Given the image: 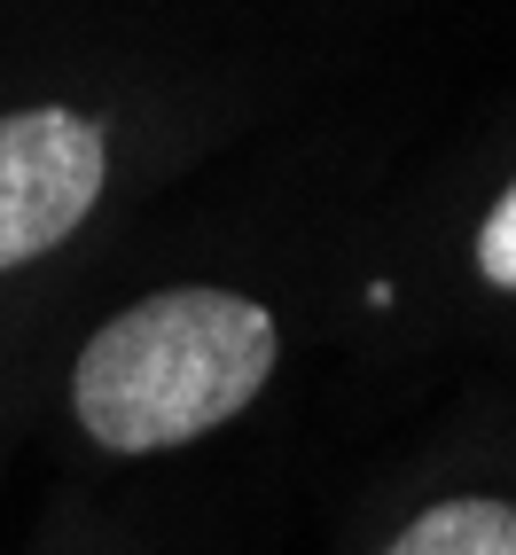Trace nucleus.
<instances>
[{
    "label": "nucleus",
    "instance_id": "1",
    "mask_svg": "<svg viewBox=\"0 0 516 555\" xmlns=\"http://www.w3.org/2000/svg\"><path fill=\"white\" fill-rule=\"evenodd\" d=\"M282 360L274 313L219 282H180L109 313L70 360V415L102 454H172L235 423Z\"/></svg>",
    "mask_w": 516,
    "mask_h": 555
},
{
    "label": "nucleus",
    "instance_id": "2",
    "mask_svg": "<svg viewBox=\"0 0 516 555\" xmlns=\"http://www.w3.org/2000/svg\"><path fill=\"white\" fill-rule=\"evenodd\" d=\"M109 189V133L70 102H31L0 118V274L48 258L94 219Z\"/></svg>",
    "mask_w": 516,
    "mask_h": 555
},
{
    "label": "nucleus",
    "instance_id": "3",
    "mask_svg": "<svg viewBox=\"0 0 516 555\" xmlns=\"http://www.w3.org/2000/svg\"><path fill=\"white\" fill-rule=\"evenodd\" d=\"M384 555H516V501H493V493L438 501L408 532H391Z\"/></svg>",
    "mask_w": 516,
    "mask_h": 555
},
{
    "label": "nucleus",
    "instance_id": "4",
    "mask_svg": "<svg viewBox=\"0 0 516 555\" xmlns=\"http://www.w3.org/2000/svg\"><path fill=\"white\" fill-rule=\"evenodd\" d=\"M477 274L516 298V180L501 189V204L486 211V228H477Z\"/></svg>",
    "mask_w": 516,
    "mask_h": 555
}]
</instances>
